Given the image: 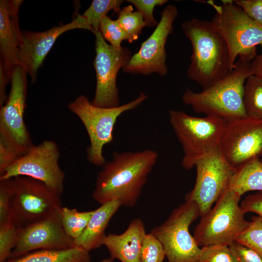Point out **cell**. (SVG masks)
I'll return each instance as SVG.
<instances>
[{
  "instance_id": "cell-18",
  "label": "cell",
  "mask_w": 262,
  "mask_h": 262,
  "mask_svg": "<svg viewBox=\"0 0 262 262\" xmlns=\"http://www.w3.org/2000/svg\"><path fill=\"white\" fill-rule=\"evenodd\" d=\"M22 0L0 1V66L11 81L14 69L20 66L18 55L22 41V32L18 13Z\"/></svg>"
},
{
  "instance_id": "cell-7",
  "label": "cell",
  "mask_w": 262,
  "mask_h": 262,
  "mask_svg": "<svg viewBox=\"0 0 262 262\" xmlns=\"http://www.w3.org/2000/svg\"><path fill=\"white\" fill-rule=\"evenodd\" d=\"M241 197L228 187L213 207L201 216L194 235L199 246H229L236 242L249 222L240 204Z\"/></svg>"
},
{
  "instance_id": "cell-5",
  "label": "cell",
  "mask_w": 262,
  "mask_h": 262,
  "mask_svg": "<svg viewBox=\"0 0 262 262\" xmlns=\"http://www.w3.org/2000/svg\"><path fill=\"white\" fill-rule=\"evenodd\" d=\"M169 122L182 146L181 165L186 170L218 148L226 124L216 116H194L181 110H170Z\"/></svg>"
},
{
  "instance_id": "cell-36",
  "label": "cell",
  "mask_w": 262,
  "mask_h": 262,
  "mask_svg": "<svg viewBox=\"0 0 262 262\" xmlns=\"http://www.w3.org/2000/svg\"><path fill=\"white\" fill-rule=\"evenodd\" d=\"M240 204L246 213H254L262 219V192L246 196Z\"/></svg>"
},
{
  "instance_id": "cell-23",
  "label": "cell",
  "mask_w": 262,
  "mask_h": 262,
  "mask_svg": "<svg viewBox=\"0 0 262 262\" xmlns=\"http://www.w3.org/2000/svg\"><path fill=\"white\" fill-rule=\"evenodd\" d=\"M243 102L247 116L262 120V80L254 75L246 81Z\"/></svg>"
},
{
  "instance_id": "cell-21",
  "label": "cell",
  "mask_w": 262,
  "mask_h": 262,
  "mask_svg": "<svg viewBox=\"0 0 262 262\" xmlns=\"http://www.w3.org/2000/svg\"><path fill=\"white\" fill-rule=\"evenodd\" d=\"M4 262H91V258L88 251L76 246L66 249L34 250Z\"/></svg>"
},
{
  "instance_id": "cell-29",
  "label": "cell",
  "mask_w": 262,
  "mask_h": 262,
  "mask_svg": "<svg viewBox=\"0 0 262 262\" xmlns=\"http://www.w3.org/2000/svg\"><path fill=\"white\" fill-rule=\"evenodd\" d=\"M198 262H238L229 246L213 244L202 246Z\"/></svg>"
},
{
  "instance_id": "cell-30",
  "label": "cell",
  "mask_w": 262,
  "mask_h": 262,
  "mask_svg": "<svg viewBox=\"0 0 262 262\" xmlns=\"http://www.w3.org/2000/svg\"><path fill=\"white\" fill-rule=\"evenodd\" d=\"M165 256L160 241L151 232L147 233L141 248V262H163Z\"/></svg>"
},
{
  "instance_id": "cell-16",
  "label": "cell",
  "mask_w": 262,
  "mask_h": 262,
  "mask_svg": "<svg viewBox=\"0 0 262 262\" xmlns=\"http://www.w3.org/2000/svg\"><path fill=\"white\" fill-rule=\"evenodd\" d=\"M76 246L65 231L61 212L48 218L18 228L16 243L9 258L40 249L62 250Z\"/></svg>"
},
{
  "instance_id": "cell-8",
  "label": "cell",
  "mask_w": 262,
  "mask_h": 262,
  "mask_svg": "<svg viewBox=\"0 0 262 262\" xmlns=\"http://www.w3.org/2000/svg\"><path fill=\"white\" fill-rule=\"evenodd\" d=\"M14 188L11 199L9 221L22 228L59 213L61 196L43 182L26 176L13 178Z\"/></svg>"
},
{
  "instance_id": "cell-2",
  "label": "cell",
  "mask_w": 262,
  "mask_h": 262,
  "mask_svg": "<svg viewBox=\"0 0 262 262\" xmlns=\"http://www.w3.org/2000/svg\"><path fill=\"white\" fill-rule=\"evenodd\" d=\"M181 28L192 47L187 70L190 80L204 89L232 70L227 45L211 20L194 18L183 22Z\"/></svg>"
},
{
  "instance_id": "cell-39",
  "label": "cell",
  "mask_w": 262,
  "mask_h": 262,
  "mask_svg": "<svg viewBox=\"0 0 262 262\" xmlns=\"http://www.w3.org/2000/svg\"><path fill=\"white\" fill-rule=\"evenodd\" d=\"M114 259L111 257L103 259L101 260L100 262H113Z\"/></svg>"
},
{
  "instance_id": "cell-33",
  "label": "cell",
  "mask_w": 262,
  "mask_h": 262,
  "mask_svg": "<svg viewBox=\"0 0 262 262\" xmlns=\"http://www.w3.org/2000/svg\"><path fill=\"white\" fill-rule=\"evenodd\" d=\"M13 188V178L0 180V224L10 222L9 213Z\"/></svg>"
},
{
  "instance_id": "cell-37",
  "label": "cell",
  "mask_w": 262,
  "mask_h": 262,
  "mask_svg": "<svg viewBox=\"0 0 262 262\" xmlns=\"http://www.w3.org/2000/svg\"><path fill=\"white\" fill-rule=\"evenodd\" d=\"M19 157L4 143L0 141V175Z\"/></svg>"
},
{
  "instance_id": "cell-1",
  "label": "cell",
  "mask_w": 262,
  "mask_h": 262,
  "mask_svg": "<svg viewBox=\"0 0 262 262\" xmlns=\"http://www.w3.org/2000/svg\"><path fill=\"white\" fill-rule=\"evenodd\" d=\"M158 157L152 149L114 152L98 175L93 198L101 205L117 201L121 206H134Z\"/></svg>"
},
{
  "instance_id": "cell-22",
  "label": "cell",
  "mask_w": 262,
  "mask_h": 262,
  "mask_svg": "<svg viewBox=\"0 0 262 262\" xmlns=\"http://www.w3.org/2000/svg\"><path fill=\"white\" fill-rule=\"evenodd\" d=\"M229 188L241 196L254 191L262 192V162L253 159L235 170Z\"/></svg>"
},
{
  "instance_id": "cell-10",
  "label": "cell",
  "mask_w": 262,
  "mask_h": 262,
  "mask_svg": "<svg viewBox=\"0 0 262 262\" xmlns=\"http://www.w3.org/2000/svg\"><path fill=\"white\" fill-rule=\"evenodd\" d=\"M27 74L20 66L14 69L7 100L0 107V141L19 156L25 153L33 145L24 120L27 90Z\"/></svg>"
},
{
  "instance_id": "cell-4",
  "label": "cell",
  "mask_w": 262,
  "mask_h": 262,
  "mask_svg": "<svg viewBox=\"0 0 262 262\" xmlns=\"http://www.w3.org/2000/svg\"><path fill=\"white\" fill-rule=\"evenodd\" d=\"M147 97L141 92L135 99L113 108L95 106L83 95L69 103L68 109L81 121L89 136L86 159L90 163L98 166L105 163L103 147L113 140L114 128L118 118L124 112L137 108Z\"/></svg>"
},
{
  "instance_id": "cell-35",
  "label": "cell",
  "mask_w": 262,
  "mask_h": 262,
  "mask_svg": "<svg viewBox=\"0 0 262 262\" xmlns=\"http://www.w3.org/2000/svg\"><path fill=\"white\" fill-rule=\"evenodd\" d=\"M229 247L238 262H262V257L255 251L235 242Z\"/></svg>"
},
{
  "instance_id": "cell-3",
  "label": "cell",
  "mask_w": 262,
  "mask_h": 262,
  "mask_svg": "<svg viewBox=\"0 0 262 262\" xmlns=\"http://www.w3.org/2000/svg\"><path fill=\"white\" fill-rule=\"evenodd\" d=\"M251 62L239 59L227 76L211 86L200 92L186 90L183 103L196 113L225 120L246 116L243 95L246 81L252 74Z\"/></svg>"
},
{
  "instance_id": "cell-38",
  "label": "cell",
  "mask_w": 262,
  "mask_h": 262,
  "mask_svg": "<svg viewBox=\"0 0 262 262\" xmlns=\"http://www.w3.org/2000/svg\"><path fill=\"white\" fill-rule=\"evenodd\" d=\"M251 72L262 80V53L256 55L251 62Z\"/></svg>"
},
{
  "instance_id": "cell-14",
  "label": "cell",
  "mask_w": 262,
  "mask_h": 262,
  "mask_svg": "<svg viewBox=\"0 0 262 262\" xmlns=\"http://www.w3.org/2000/svg\"><path fill=\"white\" fill-rule=\"evenodd\" d=\"M196 179L193 189L185 200L195 203L200 216L210 210L228 188L235 169L224 158L218 148L195 163Z\"/></svg>"
},
{
  "instance_id": "cell-9",
  "label": "cell",
  "mask_w": 262,
  "mask_h": 262,
  "mask_svg": "<svg viewBox=\"0 0 262 262\" xmlns=\"http://www.w3.org/2000/svg\"><path fill=\"white\" fill-rule=\"evenodd\" d=\"M199 216L196 204L185 200L163 223L151 230L162 243L168 262H198L201 248L189 228Z\"/></svg>"
},
{
  "instance_id": "cell-32",
  "label": "cell",
  "mask_w": 262,
  "mask_h": 262,
  "mask_svg": "<svg viewBox=\"0 0 262 262\" xmlns=\"http://www.w3.org/2000/svg\"><path fill=\"white\" fill-rule=\"evenodd\" d=\"M135 6L136 11L143 16L147 27H156L158 22L153 15V11L156 6H161L167 2L166 0H127Z\"/></svg>"
},
{
  "instance_id": "cell-28",
  "label": "cell",
  "mask_w": 262,
  "mask_h": 262,
  "mask_svg": "<svg viewBox=\"0 0 262 262\" xmlns=\"http://www.w3.org/2000/svg\"><path fill=\"white\" fill-rule=\"evenodd\" d=\"M99 31L104 40L117 49L121 48V43L124 40L129 43L133 42L117 20H113L109 16L105 17L100 22Z\"/></svg>"
},
{
  "instance_id": "cell-40",
  "label": "cell",
  "mask_w": 262,
  "mask_h": 262,
  "mask_svg": "<svg viewBox=\"0 0 262 262\" xmlns=\"http://www.w3.org/2000/svg\"><path fill=\"white\" fill-rule=\"evenodd\" d=\"M261 161H262V157H261V158L260 159Z\"/></svg>"
},
{
  "instance_id": "cell-19",
  "label": "cell",
  "mask_w": 262,
  "mask_h": 262,
  "mask_svg": "<svg viewBox=\"0 0 262 262\" xmlns=\"http://www.w3.org/2000/svg\"><path fill=\"white\" fill-rule=\"evenodd\" d=\"M146 234L143 221L135 218L131 221L122 233L106 235L103 245L113 259L120 262H141V248Z\"/></svg>"
},
{
  "instance_id": "cell-6",
  "label": "cell",
  "mask_w": 262,
  "mask_h": 262,
  "mask_svg": "<svg viewBox=\"0 0 262 262\" xmlns=\"http://www.w3.org/2000/svg\"><path fill=\"white\" fill-rule=\"evenodd\" d=\"M206 2L215 9L211 21L227 45L231 66L233 68L237 56L251 62L256 56V47L262 45V25L250 18L233 0H222L219 5L212 0Z\"/></svg>"
},
{
  "instance_id": "cell-12",
  "label": "cell",
  "mask_w": 262,
  "mask_h": 262,
  "mask_svg": "<svg viewBox=\"0 0 262 262\" xmlns=\"http://www.w3.org/2000/svg\"><path fill=\"white\" fill-rule=\"evenodd\" d=\"M218 150L235 170L262 157V120L248 116L226 120Z\"/></svg>"
},
{
  "instance_id": "cell-13",
  "label": "cell",
  "mask_w": 262,
  "mask_h": 262,
  "mask_svg": "<svg viewBox=\"0 0 262 262\" xmlns=\"http://www.w3.org/2000/svg\"><path fill=\"white\" fill-rule=\"evenodd\" d=\"M95 35L96 56L94 66L96 86L91 102L98 107H117L120 102L116 86L117 73L128 63L132 56L131 52L124 47L118 49L114 48L106 42L99 31Z\"/></svg>"
},
{
  "instance_id": "cell-25",
  "label": "cell",
  "mask_w": 262,
  "mask_h": 262,
  "mask_svg": "<svg viewBox=\"0 0 262 262\" xmlns=\"http://www.w3.org/2000/svg\"><path fill=\"white\" fill-rule=\"evenodd\" d=\"M94 210L79 212L76 209L62 207L61 218L66 233L74 240L78 238L86 228Z\"/></svg>"
},
{
  "instance_id": "cell-27",
  "label": "cell",
  "mask_w": 262,
  "mask_h": 262,
  "mask_svg": "<svg viewBox=\"0 0 262 262\" xmlns=\"http://www.w3.org/2000/svg\"><path fill=\"white\" fill-rule=\"evenodd\" d=\"M236 242L252 249L262 258V219L253 216Z\"/></svg>"
},
{
  "instance_id": "cell-20",
  "label": "cell",
  "mask_w": 262,
  "mask_h": 262,
  "mask_svg": "<svg viewBox=\"0 0 262 262\" xmlns=\"http://www.w3.org/2000/svg\"><path fill=\"white\" fill-rule=\"evenodd\" d=\"M120 206L118 201H112L101 204L94 210L86 228L74 240L76 246L89 252L103 245L106 228Z\"/></svg>"
},
{
  "instance_id": "cell-24",
  "label": "cell",
  "mask_w": 262,
  "mask_h": 262,
  "mask_svg": "<svg viewBox=\"0 0 262 262\" xmlns=\"http://www.w3.org/2000/svg\"><path fill=\"white\" fill-rule=\"evenodd\" d=\"M122 0H94L90 6L82 15L90 31L94 34L99 32L101 20L110 11L119 13Z\"/></svg>"
},
{
  "instance_id": "cell-31",
  "label": "cell",
  "mask_w": 262,
  "mask_h": 262,
  "mask_svg": "<svg viewBox=\"0 0 262 262\" xmlns=\"http://www.w3.org/2000/svg\"><path fill=\"white\" fill-rule=\"evenodd\" d=\"M17 230L11 222L0 224V262L10 258L16 243Z\"/></svg>"
},
{
  "instance_id": "cell-11",
  "label": "cell",
  "mask_w": 262,
  "mask_h": 262,
  "mask_svg": "<svg viewBox=\"0 0 262 262\" xmlns=\"http://www.w3.org/2000/svg\"><path fill=\"white\" fill-rule=\"evenodd\" d=\"M60 153L56 142L45 140L33 145L0 175V180L26 176L44 183L61 196L65 175L59 164Z\"/></svg>"
},
{
  "instance_id": "cell-15",
  "label": "cell",
  "mask_w": 262,
  "mask_h": 262,
  "mask_svg": "<svg viewBox=\"0 0 262 262\" xmlns=\"http://www.w3.org/2000/svg\"><path fill=\"white\" fill-rule=\"evenodd\" d=\"M178 15V10L174 5H168L164 9L154 31L122 68L124 72L144 75L155 73L161 76L167 74L165 44Z\"/></svg>"
},
{
  "instance_id": "cell-17",
  "label": "cell",
  "mask_w": 262,
  "mask_h": 262,
  "mask_svg": "<svg viewBox=\"0 0 262 262\" xmlns=\"http://www.w3.org/2000/svg\"><path fill=\"white\" fill-rule=\"evenodd\" d=\"M82 29L90 31L82 15L78 14L70 22L41 32H22V41L19 47L18 59L21 66L30 76L32 83L46 55L58 37L67 31Z\"/></svg>"
},
{
  "instance_id": "cell-26",
  "label": "cell",
  "mask_w": 262,
  "mask_h": 262,
  "mask_svg": "<svg viewBox=\"0 0 262 262\" xmlns=\"http://www.w3.org/2000/svg\"><path fill=\"white\" fill-rule=\"evenodd\" d=\"M118 22L130 36L132 41L139 38L142 30L147 24L141 13L133 11L131 5L125 6L118 13Z\"/></svg>"
},
{
  "instance_id": "cell-34",
  "label": "cell",
  "mask_w": 262,
  "mask_h": 262,
  "mask_svg": "<svg viewBox=\"0 0 262 262\" xmlns=\"http://www.w3.org/2000/svg\"><path fill=\"white\" fill-rule=\"evenodd\" d=\"M233 2L250 18L262 25V0H235Z\"/></svg>"
}]
</instances>
